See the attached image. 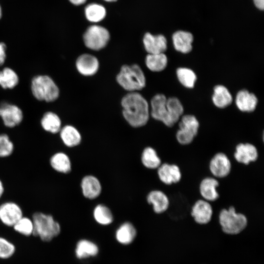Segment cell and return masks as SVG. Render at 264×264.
<instances>
[{"label":"cell","instance_id":"obj_1","mask_svg":"<svg viewBox=\"0 0 264 264\" xmlns=\"http://www.w3.org/2000/svg\"><path fill=\"white\" fill-rule=\"evenodd\" d=\"M122 113L126 121L132 127L146 125L149 119V104L145 98L137 92H130L122 99Z\"/></svg>","mask_w":264,"mask_h":264},{"label":"cell","instance_id":"obj_2","mask_svg":"<svg viewBox=\"0 0 264 264\" xmlns=\"http://www.w3.org/2000/svg\"><path fill=\"white\" fill-rule=\"evenodd\" d=\"M32 219L34 224L33 236L42 241L49 242L61 233V226L54 217L41 212L33 214Z\"/></svg>","mask_w":264,"mask_h":264},{"label":"cell","instance_id":"obj_3","mask_svg":"<svg viewBox=\"0 0 264 264\" xmlns=\"http://www.w3.org/2000/svg\"><path fill=\"white\" fill-rule=\"evenodd\" d=\"M116 81L124 89L129 92H136L146 86L144 73L136 64L123 66L116 76Z\"/></svg>","mask_w":264,"mask_h":264},{"label":"cell","instance_id":"obj_4","mask_svg":"<svg viewBox=\"0 0 264 264\" xmlns=\"http://www.w3.org/2000/svg\"><path fill=\"white\" fill-rule=\"evenodd\" d=\"M219 222L223 232L229 235L240 234L248 224L246 217L242 213L236 212L233 206L220 211Z\"/></svg>","mask_w":264,"mask_h":264},{"label":"cell","instance_id":"obj_5","mask_svg":"<svg viewBox=\"0 0 264 264\" xmlns=\"http://www.w3.org/2000/svg\"><path fill=\"white\" fill-rule=\"evenodd\" d=\"M31 90L37 99L47 102L55 101L59 95L58 87L53 80L46 75H39L33 78Z\"/></svg>","mask_w":264,"mask_h":264},{"label":"cell","instance_id":"obj_6","mask_svg":"<svg viewBox=\"0 0 264 264\" xmlns=\"http://www.w3.org/2000/svg\"><path fill=\"white\" fill-rule=\"evenodd\" d=\"M110 38L109 31L104 27L98 25L89 26L83 35L85 45L93 50H99L104 48Z\"/></svg>","mask_w":264,"mask_h":264},{"label":"cell","instance_id":"obj_7","mask_svg":"<svg viewBox=\"0 0 264 264\" xmlns=\"http://www.w3.org/2000/svg\"><path fill=\"white\" fill-rule=\"evenodd\" d=\"M198 128L199 122L195 116H183L179 124V130L176 133V140L181 145L190 144L197 135Z\"/></svg>","mask_w":264,"mask_h":264},{"label":"cell","instance_id":"obj_8","mask_svg":"<svg viewBox=\"0 0 264 264\" xmlns=\"http://www.w3.org/2000/svg\"><path fill=\"white\" fill-rule=\"evenodd\" d=\"M23 216L22 208L16 202L7 201L0 204V221L7 226L13 227Z\"/></svg>","mask_w":264,"mask_h":264},{"label":"cell","instance_id":"obj_9","mask_svg":"<svg viewBox=\"0 0 264 264\" xmlns=\"http://www.w3.org/2000/svg\"><path fill=\"white\" fill-rule=\"evenodd\" d=\"M167 98L162 94H157L152 99L151 114L152 117L162 122L166 126H173L170 120L166 107Z\"/></svg>","mask_w":264,"mask_h":264},{"label":"cell","instance_id":"obj_10","mask_svg":"<svg viewBox=\"0 0 264 264\" xmlns=\"http://www.w3.org/2000/svg\"><path fill=\"white\" fill-rule=\"evenodd\" d=\"M0 116L4 125L8 128L18 126L23 119L22 112L19 107L5 102L0 104Z\"/></svg>","mask_w":264,"mask_h":264},{"label":"cell","instance_id":"obj_11","mask_svg":"<svg viewBox=\"0 0 264 264\" xmlns=\"http://www.w3.org/2000/svg\"><path fill=\"white\" fill-rule=\"evenodd\" d=\"M213 208L209 202L205 200H197L193 205L191 215L195 221L200 225L208 223L213 216Z\"/></svg>","mask_w":264,"mask_h":264},{"label":"cell","instance_id":"obj_12","mask_svg":"<svg viewBox=\"0 0 264 264\" xmlns=\"http://www.w3.org/2000/svg\"><path fill=\"white\" fill-rule=\"evenodd\" d=\"M209 169L215 177L223 178L228 176L231 171V162L225 154L219 153L211 159Z\"/></svg>","mask_w":264,"mask_h":264},{"label":"cell","instance_id":"obj_13","mask_svg":"<svg viewBox=\"0 0 264 264\" xmlns=\"http://www.w3.org/2000/svg\"><path fill=\"white\" fill-rule=\"evenodd\" d=\"M76 66L80 74L89 76L93 75L97 72L99 64L98 59L94 56L83 54L77 58Z\"/></svg>","mask_w":264,"mask_h":264},{"label":"cell","instance_id":"obj_14","mask_svg":"<svg viewBox=\"0 0 264 264\" xmlns=\"http://www.w3.org/2000/svg\"><path fill=\"white\" fill-rule=\"evenodd\" d=\"M143 42L148 54L164 53L167 49V40L161 34L153 35L150 33H146L144 36Z\"/></svg>","mask_w":264,"mask_h":264},{"label":"cell","instance_id":"obj_15","mask_svg":"<svg viewBox=\"0 0 264 264\" xmlns=\"http://www.w3.org/2000/svg\"><path fill=\"white\" fill-rule=\"evenodd\" d=\"M234 156L238 162L248 165L257 159L258 153L256 147L253 144L240 143L236 147Z\"/></svg>","mask_w":264,"mask_h":264},{"label":"cell","instance_id":"obj_16","mask_svg":"<svg viewBox=\"0 0 264 264\" xmlns=\"http://www.w3.org/2000/svg\"><path fill=\"white\" fill-rule=\"evenodd\" d=\"M157 174L160 180L167 185L177 183L181 178L180 169L175 164H161L158 168Z\"/></svg>","mask_w":264,"mask_h":264},{"label":"cell","instance_id":"obj_17","mask_svg":"<svg viewBox=\"0 0 264 264\" xmlns=\"http://www.w3.org/2000/svg\"><path fill=\"white\" fill-rule=\"evenodd\" d=\"M81 186L84 196L90 199L97 198L102 191L100 181L97 177L91 175L86 176L83 178Z\"/></svg>","mask_w":264,"mask_h":264},{"label":"cell","instance_id":"obj_18","mask_svg":"<svg viewBox=\"0 0 264 264\" xmlns=\"http://www.w3.org/2000/svg\"><path fill=\"white\" fill-rule=\"evenodd\" d=\"M257 103L258 99L256 95L247 90H241L237 94L236 104L238 108L242 111H253Z\"/></svg>","mask_w":264,"mask_h":264},{"label":"cell","instance_id":"obj_19","mask_svg":"<svg viewBox=\"0 0 264 264\" xmlns=\"http://www.w3.org/2000/svg\"><path fill=\"white\" fill-rule=\"evenodd\" d=\"M148 202L152 205L154 211L156 214L165 212L169 206V200L166 195L160 190L151 191L147 197Z\"/></svg>","mask_w":264,"mask_h":264},{"label":"cell","instance_id":"obj_20","mask_svg":"<svg viewBox=\"0 0 264 264\" xmlns=\"http://www.w3.org/2000/svg\"><path fill=\"white\" fill-rule=\"evenodd\" d=\"M172 39L176 50L185 54L192 50L193 36L191 33L182 30L177 31L173 34Z\"/></svg>","mask_w":264,"mask_h":264},{"label":"cell","instance_id":"obj_21","mask_svg":"<svg viewBox=\"0 0 264 264\" xmlns=\"http://www.w3.org/2000/svg\"><path fill=\"white\" fill-rule=\"evenodd\" d=\"M219 185L218 181L213 177H206L202 180L199 185V192L204 200L213 201L218 198L217 188Z\"/></svg>","mask_w":264,"mask_h":264},{"label":"cell","instance_id":"obj_22","mask_svg":"<svg viewBox=\"0 0 264 264\" xmlns=\"http://www.w3.org/2000/svg\"><path fill=\"white\" fill-rule=\"evenodd\" d=\"M49 164L55 171L62 174H68L71 170V163L67 154L64 152H57L50 157Z\"/></svg>","mask_w":264,"mask_h":264},{"label":"cell","instance_id":"obj_23","mask_svg":"<svg viewBox=\"0 0 264 264\" xmlns=\"http://www.w3.org/2000/svg\"><path fill=\"white\" fill-rule=\"evenodd\" d=\"M59 133L63 143L68 147H75L81 143V135L79 131L72 125L62 127Z\"/></svg>","mask_w":264,"mask_h":264},{"label":"cell","instance_id":"obj_24","mask_svg":"<svg viewBox=\"0 0 264 264\" xmlns=\"http://www.w3.org/2000/svg\"><path fill=\"white\" fill-rule=\"evenodd\" d=\"M136 233V229L132 223L130 222H125L116 230L115 238L119 243L124 245H128L134 241Z\"/></svg>","mask_w":264,"mask_h":264},{"label":"cell","instance_id":"obj_25","mask_svg":"<svg viewBox=\"0 0 264 264\" xmlns=\"http://www.w3.org/2000/svg\"><path fill=\"white\" fill-rule=\"evenodd\" d=\"M98 252L99 248L96 244L86 239L78 242L75 249V255L79 259L95 256Z\"/></svg>","mask_w":264,"mask_h":264},{"label":"cell","instance_id":"obj_26","mask_svg":"<svg viewBox=\"0 0 264 264\" xmlns=\"http://www.w3.org/2000/svg\"><path fill=\"white\" fill-rule=\"evenodd\" d=\"M41 125L45 131L52 134L59 132L62 128L60 117L57 114L51 111L44 114L41 121Z\"/></svg>","mask_w":264,"mask_h":264},{"label":"cell","instance_id":"obj_27","mask_svg":"<svg viewBox=\"0 0 264 264\" xmlns=\"http://www.w3.org/2000/svg\"><path fill=\"white\" fill-rule=\"evenodd\" d=\"M212 100L217 107L224 108L231 104L232 97L226 87L222 85H217L214 88Z\"/></svg>","mask_w":264,"mask_h":264},{"label":"cell","instance_id":"obj_28","mask_svg":"<svg viewBox=\"0 0 264 264\" xmlns=\"http://www.w3.org/2000/svg\"><path fill=\"white\" fill-rule=\"evenodd\" d=\"M168 59L164 53L148 54L145 59L147 67L154 72H159L164 70L167 65Z\"/></svg>","mask_w":264,"mask_h":264},{"label":"cell","instance_id":"obj_29","mask_svg":"<svg viewBox=\"0 0 264 264\" xmlns=\"http://www.w3.org/2000/svg\"><path fill=\"white\" fill-rule=\"evenodd\" d=\"M85 14L88 21L92 22H98L105 18L106 10L103 5L92 3L86 7Z\"/></svg>","mask_w":264,"mask_h":264},{"label":"cell","instance_id":"obj_30","mask_svg":"<svg viewBox=\"0 0 264 264\" xmlns=\"http://www.w3.org/2000/svg\"><path fill=\"white\" fill-rule=\"evenodd\" d=\"M166 107L172 124L174 126L183 113V107L178 99L171 97L167 99Z\"/></svg>","mask_w":264,"mask_h":264},{"label":"cell","instance_id":"obj_31","mask_svg":"<svg viewBox=\"0 0 264 264\" xmlns=\"http://www.w3.org/2000/svg\"><path fill=\"white\" fill-rule=\"evenodd\" d=\"M141 161L145 167L150 169L158 168L161 164V159L156 152L151 147H146L143 150Z\"/></svg>","mask_w":264,"mask_h":264},{"label":"cell","instance_id":"obj_32","mask_svg":"<svg viewBox=\"0 0 264 264\" xmlns=\"http://www.w3.org/2000/svg\"><path fill=\"white\" fill-rule=\"evenodd\" d=\"M93 215L95 221L101 225H108L113 221L112 212L105 205H97L94 209Z\"/></svg>","mask_w":264,"mask_h":264},{"label":"cell","instance_id":"obj_33","mask_svg":"<svg viewBox=\"0 0 264 264\" xmlns=\"http://www.w3.org/2000/svg\"><path fill=\"white\" fill-rule=\"evenodd\" d=\"M18 82V76L12 69L6 67L0 71V85L3 88H12Z\"/></svg>","mask_w":264,"mask_h":264},{"label":"cell","instance_id":"obj_34","mask_svg":"<svg viewBox=\"0 0 264 264\" xmlns=\"http://www.w3.org/2000/svg\"><path fill=\"white\" fill-rule=\"evenodd\" d=\"M176 75L180 83L185 87L193 88L197 80V76L191 69L180 67L177 69Z\"/></svg>","mask_w":264,"mask_h":264},{"label":"cell","instance_id":"obj_35","mask_svg":"<svg viewBox=\"0 0 264 264\" xmlns=\"http://www.w3.org/2000/svg\"><path fill=\"white\" fill-rule=\"evenodd\" d=\"M12 227L16 232L23 236L33 235L34 224L32 218L23 216Z\"/></svg>","mask_w":264,"mask_h":264},{"label":"cell","instance_id":"obj_36","mask_svg":"<svg viewBox=\"0 0 264 264\" xmlns=\"http://www.w3.org/2000/svg\"><path fill=\"white\" fill-rule=\"evenodd\" d=\"M14 151V144L5 133L0 134V158L10 156Z\"/></svg>","mask_w":264,"mask_h":264},{"label":"cell","instance_id":"obj_37","mask_svg":"<svg viewBox=\"0 0 264 264\" xmlns=\"http://www.w3.org/2000/svg\"><path fill=\"white\" fill-rule=\"evenodd\" d=\"M14 243L7 239L0 237V259H8L12 257L16 252Z\"/></svg>","mask_w":264,"mask_h":264},{"label":"cell","instance_id":"obj_38","mask_svg":"<svg viewBox=\"0 0 264 264\" xmlns=\"http://www.w3.org/2000/svg\"><path fill=\"white\" fill-rule=\"evenodd\" d=\"M6 45L3 43H0V66L4 63Z\"/></svg>","mask_w":264,"mask_h":264},{"label":"cell","instance_id":"obj_39","mask_svg":"<svg viewBox=\"0 0 264 264\" xmlns=\"http://www.w3.org/2000/svg\"><path fill=\"white\" fill-rule=\"evenodd\" d=\"M255 6L259 9L263 10L264 8V0H253Z\"/></svg>","mask_w":264,"mask_h":264},{"label":"cell","instance_id":"obj_40","mask_svg":"<svg viewBox=\"0 0 264 264\" xmlns=\"http://www.w3.org/2000/svg\"><path fill=\"white\" fill-rule=\"evenodd\" d=\"M71 3L76 5H79L85 3L87 0H69Z\"/></svg>","mask_w":264,"mask_h":264},{"label":"cell","instance_id":"obj_41","mask_svg":"<svg viewBox=\"0 0 264 264\" xmlns=\"http://www.w3.org/2000/svg\"><path fill=\"white\" fill-rule=\"evenodd\" d=\"M4 192V187L2 180L0 179V199L2 197Z\"/></svg>","mask_w":264,"mask_h":264},{"label":"cell","instance_id":"obj_42","mask_svg":"<svg viewBox=\"0 0 264 264\" xmlns=\"http://www.w3.org/2000/svg\"><path fill=\"white\" fill-rule=\"evenodd\" d=\"M106 1H107V2H113V1H116L117 0H104Z\"/></svg>","mask_w":264,"mask_h":264},{"label":"cell","instance_id":"obj_43","mask_svg":"<svg viewBox=\"0 0 264 264\" xmlns=\"http://www.w3.org/2000/svg\"><path fill=\"white\" fill-rule=\"evenodd\" d=\"M1 17V8H0V19Z\"/></svg>","mask_w":264,"mask_h":264}]
</instances>
